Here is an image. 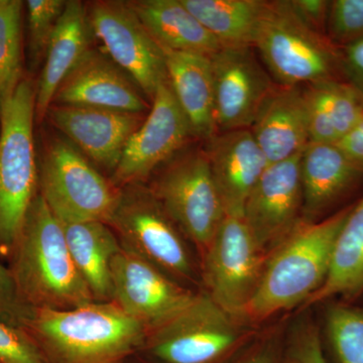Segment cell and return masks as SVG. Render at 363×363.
Listing matches in <instances>:
<instances>
[{
  "label": "cell",
  "mask_w": 363,
  "mask_h": 363,
  "mask_svg": "<svg viewBox=\"0 0 363 363\" xmlns=\"http://www.w3.org/2000/svg\"><path fill=\"white\" fill-rule=\"evenodd\" d=\"M23 329L47 363H123L140 352L149 333L113 301L33 310Z\"/></svg>",
  "instance_id": "obj_1"
},
{
  "label": "cell",
  "mask_w": 363,
  "mask_h": 363,
  "mask_svg": "<svg viewBox=\"0 0 363 363\" xmlns=\"http://www.w3.org/2000/svg\"><path fill=\"white\" fill-rule=\"evenodd\" d=\"M9 271L32 310H70L95 302L72 259L61 221L38 193L26 214Z\"/></svg>",
  "instance_id": "obj_2"
},
{
  "label": "cell",
  "mask_w": 363,
  "mask_h": 363,
  "mask_svg": "<svg viewBox=\"0 0 363 363\" xmlns=\"http://www.w3.org/2000/svg\"><path fill=\"white\" fill-rule=\"evenodd\" d=\"M352 205L317 222L301 221L267 257L243 321L257 326L279 313L300 309L321 289L330 271L338 234Z\"/></svg>",
  "instance_id": "obj_3"
},
{
  "label": "cell",
  "mask_w": 363,
  "mask_h": 363,
  "mask_svg": "<svg viewBox=\"0 0 363 363\" xmlns=\"http://www.w3.org/2000/svg\"><path fill=\"white\" fill-rule=\"evenodd\" d=\"M200 291L184 309L147 333L138 357L150 363H228L259 335Z\"/></svg>",
  "instance_id": "obj_4"
},
{
  "label": "cell",
  "mask_w": 363,
  "mask_h": 363,
  "mask_svg": "<svg viewBox=\"0 0 363 363\" xmlns=\"http://www.w3.org/2000/svg\"><path fill=\"white\" fill-rule=\"evenodd\" d=\"M35 92L21 80L0 101V257L9 259L37 196Z\"/></svg>",
  "instance_id": "obj_5"
},
{
  "label": "cell",
  "mask_w": 363,
  "mask_h": 363,
  "mask_svg": "<svg viewBox=\"0 0 363 363\" xmlns=\"http://www.w3.org/2000/svg\"><path fill=\"white\" fill-rule=\"evenodd\" d=\"M107 224L121 247L182 285L195 291V286L202 288L201 266L194 247L149 187L133 184L121 188L118 202Z\"/></svg>",
  "instance_id": "obj_6"
},
{
  "label": "cell",
  "mask_w": 363,
  "mask_h": 363,
  "mask_svg": "<svg viewBox=\"0 0 363 363\" xmlns=\"http://www.w3.org/2000/svg\"><path fill=\"white\" fill-rule=\"evenodd\" d=\"M255 49L277 85L342 79L340 48L305 26L289 0L269 1Z\"/></svg>",
  "instance_id": "obj_7"
},
{
  "label": "cell",
  "mask_w": 363,
  "mask_h": 363,
  "mask_svg": "<svg viewBox=\"0 0 363 363\" xmlns=\"http://www.w3.org/2000/svg\"><path fill=\"white\" fill-rule=\"evenodd\" d=\"M149 188L201 259L226 215L204 150L172 160Z\"/></svg>",
  "instance_id": "obj_8"
},
{
  "label": "cell",
  "mask_w": 363,
  "mask_h": 363,
  "mask_svg": "<svg viewBox=\"0 0 363 363\" xmlns=\"http://www.w3.org/2000/svg\"><path fill=\"white\" fill-rule=\"evenodd\" d=\"M40 194L62 222L107 223L121 189L106 180L74 145L54 140L43 160Z\"/></svg>",
  "instance_id": "obj_9"
},
{
  "label": "cell",
  "mask_w": 363,
  "mask_h": 363,
  "mask_svg": "<svg viewBox=\"0 0 363 363\" xmlns=\"http://www.w3.org/2000/svg\"><path fill=\"white\" fill-rule=\"evenodd\" d=\"M267 259L243 217L225 215L200 259L202 291L224 311L243 321Z\"/></svg>",
  "instance_id": "obj_10"
},
{
  "label": "cell",
  "mask_w": 363,
  "mask_h": 363,
  "mask_svg": "<svg viewBox=\"0 0 363 363\" xmlns=\"http://www.w3.org/2000/svg\"><path fill=\"white\" fill-rule=\"evenodd\" d=\"M88 16L93 37L104 47L102 52L152 101L160 85L168 81L164 55L128 2H94Z\"/></svg>",
  "instance_id": "obj_11"
},
{
  "label": "cell",
  "mask_w": 363,
  "mask_h": 363,
  "mask_svg": "<svg viewBox=\"0 0 363 363\" xmlns=\"http://www.w3.org/2000/svg\"><path fill=\"white\" fill-rule=\"evenodd\" d=\"M210 59L217 133L250 130L276 83L253 47H222Z\"/></svg>",
  "instance_id": "obj_12"
},
{
  "label": "cell",
  "mask_w": 363,
  "mask_h": 363,
  "mask_svg": "<svg viewBox=\"0 0 363 363\" xmlns=\"http://www.w3.org/2000/svg\"><path fill=\"white\" fill-rule=\"evenodd\" d=\"M192 136L190 123L168 80L157 88L149 114L126 143L111 181L119 189L142 184L175 157Z\"/></svg>",
  "instance_id": "obj_13"
},
{
  "label": "cell",
  "mask_w": 363,
  "mask_h": 363,
  "mask_svg": "<svg viewBox=\"0 0 363 363\" xmlns=\"http://www.w3.org/2000/svg\"><path fill=\"white\" fill-rule=\"evenodd\" d=\"M112 301L147 331L186 307L198 292L121 247L111 267Z\"/></svg>",
  "instance_id": "obj_14"
},
{
  "label": "cell",
  "mask_w": 363,
  "mask_h": 363,
  "mask_svg": "<svg viewBox=\"0 0 363 363\" xmlns=\"http://www.w3.org/2000/svg\"><path fill=\"white\" fill-rule=\"evenodd\" d=\"M301 156L269 164L245 202L243 220L267 257L303 220Z\"/></svg>",
  "instance_id": "obj_15"
},
{
  "label": "cell",
  "mask_w": 363,
  "mask_h": 363,
  "mask_svg": "<svg viewBox=\"0 0 363 363\" xmlns=\"http://www.w3.org/2000/svg\"><path fill=\"white\" fill-rule=\"evenodd\" d=\"M48 113L74 147L111 173L145 118L143 114L68 105H52Z\"/></svg>",
  "instance_id": "obj_16"
},
{
  "label": "cell",
  "mask_w": 363,
  "mask_h": 363,
  "mask_svg": "<svg viewBox=\"0 0 363 363\" xmlns=\"http://www.w3.org/2000/svg\"><path fill=\"white\" fill-rule=\"evenodd\" d=\"M52 104L138 114L150 109L135 81L104 52L92 49L60 86Z\"/></svg>",
  "instance_id": "obj_17"
},
{
  "label": "cell",
  "mask_w": 363,
  "mask_h": 363,
  "mask_svg": "<svg viewBox=\"0 0 363 363\" xmlns=\"http://www.w3.org/2000/svg\"><path fill=\"white\" fill-rule=\"evenodd\" d=\"M204 152L226 215L242 216L248 196L269 164L252 131L217 133Z\"/></svg>",
  "instance_id": "obj_18"
},
{
  "label": "cell",
  "mask_w": 363,
  "mask_h": 363,
  "mask_svg": "<svg viewBox=\"0 0 363 363\" xmlns=\"http://www.w3.org/2000/svg\"><path fill=\"white\" fill-rule=\"evenodd\" d=\"M303 221L326 218L363 180V166L336 143H309L301 156Z\"/></svg>",
  "instance_id": "obj_19"
},
{
  "label": "cell",
  "mask_w": 363,
  "mask_h": 363,
  "mask_svg": "<svg viewBox=\"0 0 363 363\" xmlns=\"http://www.w3.org/2000/svg\"><path fill=\"white\" fill-rule=\"evenodd\" d=\"M250 131L269 164L302 154L310 143L304 86L277 85Z\"/></svg>",
  "instance_id": "obj_20"
},
{
  "label": "cell",
  "mask_w": 363,
  "mask_h": 363,
  "mask_svg": "<svg viewBox=\"0 0 363 363\" xmlns=\"http://www.w3.org/2000/svg\"><path fill=\"white\" fill-rule=\"evenodd\" d=\"M88 11L80 1H67L45 56L35 92V114L42 119L52 106L55 94L85 55L90 51Z\"/></svg>",
  "instance_id": "obj_21"
},
{
  "label": "cell",
  "mask_w": 363,
  "mask_h": 363,
  "mask_svg": "<svg viewBox=\"0 0 363 363\" xmlns=\"http://www.w3.org/2000/svg\"><path fill=\"white\" fill-rule=\"evenodd\" d=\"M162 52L169 84L187 117L193 136L207 142L217 133L211 59L190 52Z\"/></svg>",
  "instance_id": "obj_22"
},
{
  "label": "cell",
  "mask_w": 363,
  "mask_h": 363,
  "mask_svg": "<svg viewBox=\"0 0 363 363\" xmlns=\"http://www.w3.org/2000/svg\"><path fill=\"white\" fill-rule=\"evenodd\" d=\"M128 4L162 50L211 57L222 48L181 0H138Z\"/></svg>",
  "instance_id": "obj_23"
},
{
  "label": "cell",
  "mask_w": 363,
  "mask_h": 363,
  "mask_svg": "<svg viewBox=\"0 0 363 363\" xmlns=\"http://www.w3.org/2000/svg\"><path fill=\"white\" fill-rule=\"evenodd\" d=\"M61 223L72 259L95 302H112V262L121 250L116 234L102 221Z\"/></svg>",
  "instance_id": "obj_24"
},
{
  "label": "cell",
  "mask_w": 363,
  "mask_h": 363,
  "mask_svg": "<svg viewBox=\"0 0 363 363\" xmlns=\"http://www.w3.org/2000/svg\"><path fill=\"white\" fill-rule=\"evenodd\" d=\"M310 143H338L363 117L362 93L343 79L304 86Z\"/></svg>",
  "instance_id": "obj_25"
},
{
  "label": "cell",
  "mask_w": 363,
  "mask_h": 363,
  "mask_svg": "<svg viewBox=\"0 0 363 363\" xmlns=\"http://www.w3.org/2000/svg\"><path fill=\"white\" fill-rule=\"evenodd\" d=\"M363 294V196L352 205L338 234L332 255L330 271L324 285L298 312L342 298L345 302L357 300Z\"/></svg>",
  "instance_id": "obj_26"
},
{
  "label": "cell",
  "mask_w": 363,
  "mask_h": 363,
  "mask_svg": "<svg viewBox=\"0 0 363 363\" xmlns=\"http://www.w3.org/2000/svg\"><path fill=\"white\" fill-rule=\"evenodd\" d=\"M221 47L255 48L269 1L181 0Z\"/></svg>",
  "instance_id": "obj_27"
},
{
  "label": "cell",
  "mask_w": 363,
  "mask_h": 363,
  "mask_svg": "<svg viewBox=\"0 0 363 363\" xmlns=\"http://www.w3.org/2000/svg\"><path fill=\"white\" fill-rule=\"evenodd\" d=\"M324 334L336 362L363 363V305L327 306Z\"/></svg>",
  "instance_id": "obj_28"
},
{
  "label": "cell",
  "mask_w": 363,
  "mask_h": 363,
  "mask_svg": "<svg viewBox=\"0 0 363 363\" xmlns=\"http://www.w3.org/2000/svg\"><path fill=\"white\" fill-rule=\"evenodd\" d=\"M21 9L20 0H0V101L21 81Z\"/></svg>",
  "instance_id": "obj_29"
},
{
  "label": "cell",
  "mask_w": 363,
  "mask_h": 363,
  "mask_svg": "<svg viewBox=\"0 0 363 363\" xmlns=\"http://www.w3.org/2000/svg\"><path fill=\"white\" fill-rule=\"evenodd\" d=\"M66 4L63 0H28L26 2L30 54L35 65L45 61Z\"/></svg>",
  "instance_id": "obj_30"
},
{
  "label": "cell",
  "mask_w": 363,
  "mask_h": 363,
  "mask_svg": "<svg viewBox=\"0 0 363 363\" xmlns=\"http://www.w3.org/2000/svg\"><path fill=\"white\" fill-rule=\"evenodd\" d=\"M327 37L338 48L363 40V0L331 1Z\"/></svg>",
  "instance_id": "obj_31"
},
{
  "label": "cell",
  "mask_w": 363,
  "mask_h": 363,
  "mask_svg": "<svg viewBox=\"0 0 363 363\" xmlns=\"http://www.w3.org/2000/svg\"><path fill=\"white\" fill-rule=\"evenodd\" d=\"M298 320L286 335V362L327 363L319 328L309 318Z\"/></svg>",
  "instance_id": "obj_32"
},
{
  "label": "cell",
  "mask_w": 363,
  "mask_h": 363,
  "mask_svg": "<svg viewBox=\"0 0 363 363\" xmlns=\"http://www.w3.org/2000/svg\"><path fill=\"white\" fill-rule=\"evenodd\" d=\"M0 363H47L26 329L0 320Z\"/></svg>",
  "instance_id": "obj_33"
},
{
  "label": "cell",
  "mask_w": 363,
  "mask_h": 363,
  "mask_svg": "<svg viewBox=\"0 0 363 363\" xmlns=\"http://www.w3.org/2000/svg\"><path fill=\"white\" fill-rule=\"evenodd\" d=\"M228 363H286V334L281 329L259 334Z\"/></svg>",
  "instance_id": "obj_34"
},
{
  "label": "cell",
  "mask_w": 363,
  "mask_h": 363,
  "mask_svg": "<svg viewBox=\"0 0 363 363\" xmlns=\"http://www.w3.org/2000/svg\"><path fill=\"white\" fill-rule=\"evenodd\" d=\"M33 312L21 301L9 267L0 262V320L23 328Z\"/></svg>",
  "instance_id": "obj_35"
},
{
  "label": "cell",
  "mask_w": 363,
  "mask_h": 363,
  "mask_svg": "<svg viewBox=\"0 0 363 363\" xmlns=\"http://www.w3.org/2000/svg\"><path fill=\"white\" fill-rule=\"evenodd\" d=\"M294 13L312 30L327 37V23L331 1L328 0H289Z\"/></svg>",
  "instance_id": "obj_36"
},
{
  "label": "cell",
  "mask_w": 363,
  "mask_h": 363,
  "mask_svg": "<svg viewBox=\"0 0 363 363\" xmlns=\"http://www.w3.org/2000/svg\"><path fill=\"white\" fill-rule=\"evenodd\" d=\"M341 75L363 96V40L340 48Z\"/></svg>",
  "instance_id": "obj_37"
},
{
  "label": "cell",
  "mask_w": 363,
  "mask_h": 363,
  "mask_svg": "<svg viewBox=\"0 0 363 363\" xmlns=\"http://www.w3.org/2000/svg\"><path fill=\"white\" fill-rule=\"evenodd\" d=\"M336 145H338L353 161L363 166V117L354 128Z\"/></svg>",
  "instance_id": "obj_38"
},
{
  "label": "cell",
  "mask_w": 363,
  "mask_h": 363,
  "mask_svg": "<svg viewBox=\"0 0 363 363\" xmlns=\"http://www.w3.org/2000/svg\"><path fill=\"white\" fill-rule=\"evenodd\" d=\"M123 363H150V362H145V359H143V358L138 357V355H135V357H130V359L126 360V362H124Z\"/></svg>",
  "instance_id": "obj_39"
}]
</instances>
